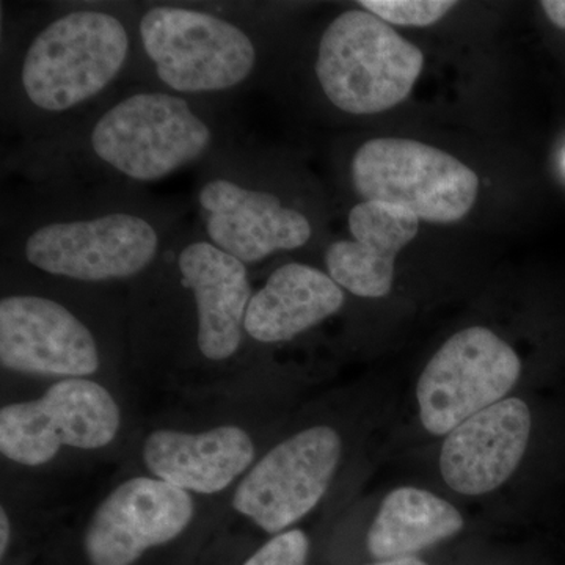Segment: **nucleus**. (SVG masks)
<instances>
[{"mask_svg": "<svg viewBox=\"0 0 565 565\" xmlns=\"http://www.w3.org/2000/svg\"><path fill=\"white\" fill-rule=\"evenodd\" d=\"M33 215L11 247L40 274L85 285L129 281L150 273L170 230L154 211L137 204L74 206Z\"/></svg>", "mask_w": 565, "mask_h": 565, "instance_id": "obj_1", "label": "nucleus"}, {"mask_svg": "<svg viewBox=\"0 0 565 565\" xmlns=\"http://www.w3.org/2000/svg\"><path fill=\"white\" fill-rule=\"evenodd\" d=\"M131 33L118 14L74 9L29 40L17 70L22 104L58 117L87 106L118 79L131 55Z\"/></svg>", "mask_w": 565, "mask_h": 565, "instance_id": "obj_2", "label": "nucleus"}, {"mask_svg": "<svg viewBox=\"0 0 565 565\" xmlns=\"http://www.w3.org/2000/svg\"><path fill=\"white\" fill-rule=\"evenodd\" d=\"M217 132L185 96L134 92L111 104L87 132V154L103 170L132 182H154L202 161Z\"/></svg>", "mask_w": 565, "mask_h": 565, "instance_id": "obj_3", "label": "nucleus"}, {"mask_svg": "<svg viewBox=\"0 0 565 565\" xmlns=\"http://www.w3.org/2000/svg\"><path fill=\"white\" fill-rule=\"evenodd\" d=\"M141 50L167 90L222 95L258 68V44L239 21L185 6H154L139 21Z\"/></svg>", "mask_w": 565, "mask_h": 565, "instance_id": "obj_4", "label": "nucleus"}, {"mask_svg": "<svg viewBox=\"0 0 565 565\" xmlns=\"http://www.w3.org/2000/svg\"><path fill=\"white\" fill-rule=\"evenodd\" d=\"M423 66L414 43L370 11L352 9L322 32L315 71L329 103L360 117L405 102Z\"/></svg>", "mask_w": 565, "mask_h": 565, "instance_id": "obj_5", "label": "nucleus"}, {"mask_svg": "<svg viewBox=\"0 0 565 565\" xmlns=\"http://www.w3.org/2000/svg\"><path fill=\"white\" fill-rule=\"evenodd\" d=\"M352 184L363 202L392 204L419 221L456 223L475 206L479 178L455 156L408 139H374L356 150Z\"/></svg>", "mask_w": 565, "mask_h": 565, "instance_id": "obj_6", "label": "nucleus"}, {"mask_svg": "<svg viewBox=\"0 0 565 565\" xmlns=\"http://www.w3.org/2000/svg\"><path fill=\"white\" fill-rule=\"evenodd\" d=\"M120 427V405L106 386L93 379H63L36 399L3 405L0 452L21 467H43L62 449L107 448Z\"/></svg>", "mask_w": 565, "mask_h": 565, "instance_id": "obj_7", "label": "nucleus"}, {"mask_svg": "<svg viewBox=\"0 0 565 565\" xmlns=\"http://www.w3.org/2000/svg\"><path fill=\"white\" fill-rule=\"evenodd\" d=\"M343 456L330 426L308 427L270 448L236 484L233 509L270 535L288 531L321 503Z\"/></svg>", "mask_w": 565, "mask_h": 565, "instance_id": "obj_8", "label": "nucleus"}, {"mask_svg": "<svg viewBox=\"0 0 565 565\" xmlns=\"http://www.w3.org/2000/svg\"><path fill=\"white\" fill-rule=\"evenodd\" d=\"M522 374L514 349L486 327H470L435 353L416 386L427 433L448 435L471 416L503 401Z\"/></svg>", "mask_w": 565, "mask_h": 565, "instance_id": "obj_9", "label": "nucleus"}, {"mask_svg": "<svg viewBox=\"0 0 565 565\" xmlns=\"http://www.w3.org/2000/svg\"><path fill=\"white\" fill-rule=\"evenodd\" d=\"M196 206L204 236L245 266L302 248L313 236L310 218L248 180L241 163H218L207 173Z\"/></svg>", "mask_w": 565, "mask_h": 565, "instance_id": "obj_10", "label": "nucleus"}, {"mask_svg": "<svg viewBox=\"0 0 565 565\" xmlns=\"http://www.w3.org/2000/svg\"><path fill=\"white\" fill-rule=\"evenodd\" d=\"M0 363L35 377L92 379L102 370L98 337L73 308L39 292L0 299Z\"/></svg>", "mask_w": 565, "mask_h": 565, "instance_id": "obj_11", "label": "nucleus"}, {"mask_svg": "<svg viewBox=\"0 0 565 565\" xmlns=\"http://www.w3.org/2000/svg\"><path fill=\"white\" fill-rule=\"evenodd\" d=\"M193 494L150 475L115 486L92 512L82 550L90 565H134L180 539L195 520Z\"/></svg>", "mask_w": 565, "mask_h": 565, "instance_id": "obj_12", "label": "nucleus"}, {"mask_svg": "<svg viewBox=\"0 0 565 565\" xmlns=\"http://www.w3.org/2000/svg\"><path fill=\"white\" fill-rule=\"evenodd\" d=\"M167 258L188 286L199 311L195 349L210 363H226L243 351L245 315L253 296L248 266L222 252L204 234L173 236Z\"/></svg>", "mask_w": 565, "mask_h": 565, "instance_id": "obj_13", "label": "nucleus"}, {"mask_svg": "<svg viewBox=\"0 0 565 565\" xmlns=\"http://www.w3.org/2000/svg\"><path fill=\"white\" fill-rule=\"evenodd\" d=\"M531 424L530 407L519 397L500 401L459 424L440 455L449 489L478 497L503 486L525 456Z\"/></svg>", "mask_w": 565, "mask_h": 565, "instance_id": "obj_14", "label": "nucleus"}, {"mask_svg": "<svg viewBox=\"0 0 565 565\" xmlns=\"http://www.w3.org/2000/svg\"><path fill=\"white\" fill-rule=\"evenodd\" d=\"M148 475L191 494H217L237 484L256 462L250 433L237 424L210 429L152 430L141 445Z\"/></svg>", "mask_w": 565, "mask_h": 565, "instance_id": "obj_15", "label": "nucleus"}, {"mask_svg": "<svg viewBox=\"0 0 565 565\" xmlns=\"http://www.w3.org/2000/svg\"><path fill=\"white\" fill-rule=\"evenodd\" d=\"M419 222L414 212L392 204H355L348 217L353 239L338 241L327 248L330 277L353 296H388L397 253L415 239Z\"/></svg>", "mask_w": 565, "mask_h": 565, "instance_id": "obj_16", "label": "nucleus"}, {"mask_svg": "<svg viewBox=\"0 0 565 565\" xmlns=\"http://www.w3.org/2000/svg\"><path fill=\"white\" fill-rule=\"evenodd\" d=\"M343 305V288L329 274L308 264H282L253 292L245 334L259 344L286 343L337 315Z\"/></svg>", "mask_w": 565, "mask_h": 565, "instance_id": "obj_17", "label": "nucleus"}, {"mask_svg": "<svg viewBox=\"0 0 565 565\" xmlns=\"http://www.w3.org/2000/svg\"><path fill=\"white\" fill-rule=\"evenodd\" d=\"M462 530L463 516L455 505L427 490L399 487L379 508L367 531V552L377 561L415 557Z\"/></svg>", "mask_w": 565, "mask_h": 565, "instance_id": "obj_18", "label": "nucleus"}, {"mask_svg": "<svg viewBox=\"0 0 565 565\" xmlns=\"http://www.w3.org/2000/svg\"><path fill=\"white\" fill-rule=\"evenodd\" d=\"M457 2L448 0H362L360 7L386 24L427 28L444 20Z\"/></svg>", "mask_w": 565, "mask_h": 565, "instance_id": "obj_19", "label": "nucleus"}, {"mask_svg": "<svg viewBox=\"0 0 565 565\" xmlns=\"http://www.w3.org/2000/svg\"><path fill=\"white\" fill-rule=\"evenodd\" d=\"M310 539L302 530H288L274 535L243 565H307Z\"/></svg>", "mask_w": 565, "mask_h": 565, "instance_id": "obj_20", "label": "nucleus"}, {"mask_svg": "<svg viewBox=\"0 0 565 565\" xmlns=\"http://www.w3.org/2000/svg\"><path fill=\"white\" fill-rule=\"evenodd\" d=\"M541 6L553 24L565 29V0H544Z\"/></svg>", "mask_w": 565, "mask_h": 565, "instance_id": "obj_21", "label": "nucleus"}, {"mask_svg": "<svg viewBox=\"0 0 565 565\" xmlns=\"http://www.w3.org/2000/svg\"><path fill=\"white\" fill-rule=\"evenodd\" d=\"M11 541V520L6 505L0 509V556L6 557Z\"/></svg>", "mask_w": 565, "mask_h": 565, "instance_id": "obj_22", "label": "nucleus"}, {"mask_svg": "<svg viewBox=\"0 0 565 565\" xmlns=\"http://www.w3.org/2000/svg\"><path fill=\"white\" fill-rule=\"evenodd\" d=\"M370 565H427L424 561L418 557H404V559H392V561H377V563Z\"/></svg>", "mask_w": 565, "mask_h": 565, "instance_id": "obj_23", "label": "nucleus"}]
</instances>
